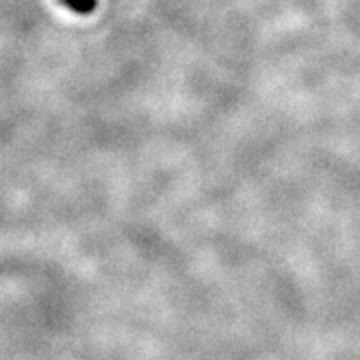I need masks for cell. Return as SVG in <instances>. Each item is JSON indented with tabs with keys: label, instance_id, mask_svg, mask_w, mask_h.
I'll return each mask as SVG.
<instances>
[{
	"label": "cell",
	"instance_id": "cell-1",
	"mask_svg": "<svg viewBox=\"0 0 360 360\" xmlns=\"http://www.w3.org/2000/svg\"><path fill=\"white\" fill-rule=\"evenodd\" d=\"M60 4H65L66 8H70L78 14H90L96 11L98 0H60Z\"/></svg>",
	"mask_w": 360,
	"mask_h": 360
}]
</instances>
